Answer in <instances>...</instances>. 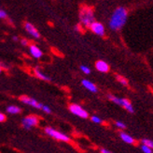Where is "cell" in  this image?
Returning <instances> with one entry per match:
<instances>
[{
    "label": "cell",
    "mask_w": 153,
    "mask_h": 153,
    "mask_svg": "<svg viewBox=\"0 0 153 153\" xmlns=\"http://www.w3.org/2000/svg\"><path fill=\"white\" fill-rule=\"evenodd\" d=\"M127 20V11L124 8H118L112 14L109 21V26L113 30H119L124 26Z\"/></svg>",
    "instance_id": "cell-1"
},
{
    "label": "cell",
    "mask_w": 153,
    "mask_h": 153,
    "mask_svg": "<svg viewBox=\"0 0 153 153\" xmlns=\"http://www.w3.org/2000/svg\"><path fill=\"white\" fill-rule=\"evenodd\" d=\"M79 19L81 24L85 26H90L93 22H94V11L91 8H82L79 12Z\"/></svg>",
    "instance_id": "cell-2"
},
{
    "label": "cell",
    "mask_w": 153,
    "mask_h": 153,
    "mask_svg": "<svg viewBox=\"0 0 153 153\" xmlns=\"http://www.w3.org/2000/svg\"><path fill=\"white\" fill-rule=\"evenodd\" d=\"M45 132L47 134H49L50 136L53 137V138H55L57 140H60V141H64V142H68L69 141V137L66 136L65 134L60 133V132H57L55 131L54 129L52 128H46L45 129Z\"/></svg>",
    "instance_id": "cell-3"
},
{
    "label": "cell",
    "mask_w": 153,
    "mask_h": 153,
    "mask_svg": "<svg viewBox=\"0 0 153 153\" xmlns=\"http://www.w3.org/2000/svg\"><path fill=\"white\" fill-rule=\"evenodd\" d=\"M69 111L76 115V116H78L79 118H88V113L84 110L83 108H81V107L78 104H71L69 106Z\"/></svg>",
    "instance_id": "cell-4"
},
{
    "label": "cell",
    "mask_w": 153,
    "mask_h": 153,
    "mask_svg": "<svg viewBox=\"0 0 153 153\" xmlns=\"http://www.w3.org/2000/svg\"><path fill=\"white\" fill-rule=\"evenodd\" d=\"M38 121H39V119H38L37 117L36 116H29V117H26L25 118L22 119V126L25 127V129L26 130H30L31 129V127H34L36 125L38 124Z\"/></svg>",
    "instance_id": "cell-5"
},
{
    "label": "cell",
    "mask_w": 153,
    "mask_h": 153,
    "mask_svg": "<svg viewBox=\"0 0 153 153\" xmlns=\"http://www.w3.org/2000/svg\"><path fill=\"white\" fill-rule=\"evenodd\" d=\"M89 27L91 29V31H93L94 33H95L96 35H98V36H104L105 35V27H104V26L101 24V23L93 22Z\"/></svg>",
    "instance_id": "cell-6"
},
{
    "label": "cell",
    "mask_w": 153,
    "mask_h": 153,
    "mask_svg": "<svg viewBox=\"0 0 153 153\" xmlns=\"http://www.w3.org/2000/svg\"><path fill=\"white\" fill-rule=\"evenodd\" d=\"M20 100H21V102H22L24 103L28 104V105H31V106H33V107H36V108H39V109L42 108V105H43V104H41V103H37V102L35 100V99L29 98V97H27V96H22V97L20 98Z\"/></svg>",
    "instance_id": "cell-7"
},
{
    "label": "cell",
    "mask_w": 153,
    "mask_h": 153,
    "mask_svg": "<svg viewBox=\"0 0 153 153\" xmlns=\"http://www.w3.org/2000/svg\"><path fill=\"white\" fill-rule=\"evenodd\" d=\"M25 27L26 29V31H28V33L31 34V36H33L34 38H36V39H38V38L40 37V35L36 30V28L32 24H30V23H25Z\"/></svg>",
    "instance_id": "cell-8"
},
{
    "label": "cell",
    "mask_w": 153,
    "mask_h": 153,
    "mask_svg": "<svg viewBox=\"0 0 153 153\" xmlns=\"http://www.w3.org/2000/svg\"><path fill=\"white\" fill-rule=\"evenodd\" d=\"M95 68L96 70L101 72H108L109 71V66L108 65V63H105L103 60H99L95 63Z\"/></svg>",
    "instance_id": "cell-9"
},
{
    "label": "cell",
    "mask_w": 153,
    "mask_h": 153,
    "mask_svg": "<svg viewBox=\"0 0 153 153\" xmlns=\"http://www.w3.org/2000/svg\"><path fill=\"white\" fill-rule=\"evenodd\" d=\"M81 84L83 85L84 87H86L88 90L91 91V92H94V93L97 92V87H96V86L94 85V83H91V81L84 79V80L81 81Z\"/></svg>",
    "instance_id": "cell-10"
},
{
    "label": "cell",
    "mask_w": 153,
    "mask_h": 153,
    "mask_svg": "<svg viewBox=\"0 0 153 153\" xmlns=\"http://www.w3.org/2000/svg\"><path fill=\"white\" fill-rule=\"evenodd\" d=\"M30 53H31V55L36 58H40L43 55L42 51L37 46H36V45H31V46H30Z\"/></svg>",
    "instance_id": "cell-11"
},
{
    "label": "cell",
    "mask_w": 153,
    "mask_h": 153,
    "mask_svg": "<svg viewBox=\"0 0 153 153\" xmlns=\"http://www.w3.org/2000/svg\"><path fill=\"white\" fill-rule=\"evenodd\" d=\"M120 106L122 107H124V108L130 112V113H134V107L132 105V103H130L128 100H126V99H121V101H120Z\"/></svg>",
    "instance_id": "cell-12"
},
{
    "label": "cell",
    "mask_w": 153,
    "mask_h": 153,
    "mask_svg": "<svg viewBox=\"0 0 153 153\" xmlns=\"http://www.w3.org/2000/svg\"><path fill=\"white\" fill-rule=\"evenodd\" d=\"M35 74H36V77H38L39 79H41V80H44V81H51V78L49 77V76H47L46 74H44V73H42L38 69H36L35 70Z\"/></svg>",
    "instance_id": "cell-13"
},
{
    "label": "cell",
    "mask_w": 153,
    "mask_h": 153,
    "mask_svg": "<svg viewBox=\"0 0 153 153\" xmlns=\"http://www.w3.org/2000/svg\"><path fill=\"white\" fill-rule=\"evenodd\" d=\"M120 138L127 144H134V140L132 138V136H130L129 134L124 133H120Z\"/></svg>",
    "instance_id": "cell-14"
},
{
    "label": "cell",
    "mask_w": 153,
    "mask_h": 153,
    "mask_svg": "<svg viewBox=\"0 0 153 153\" xmlns=\"http://www.w3.org/2000/svg\"><path fill=\"white\" fill-rule=\"evenodd\" d=\"M21 108L18 106H15V105H10L7 108V112L10 113V114H19L21 113Z\"/></svg>",
    "instance_id": "cell-15"
},
{
    "label": "cell",
    "mask_w": 153,
    "mask_h": 153,
    "mask_svg": "<svg viewBox=\"0 0 153 153\" xmlns=\"http://www.w3.org/2000/svg\"><path fill=\"white\" fill-rule=\"evenodd\" d=\"M141 149L145 153H151L152 152V148H149V146H147V145H145V144H143L141 146Z\"/></svg>",
    "instance_id": "cell-16"
},
{
    "label": "cell",
    "mask_w": 153,
    "mask_h": 153,
    "mask_svg": "<svg viewBox=\"0 0 153 153\" xmlns=\"http://www.w3.org/2000/svg\"><path fill=\"white\" fill-rule=\"evenodd\" d=\"M117 79H118V81L121 84V85H123V86H127V85H128V81H127L124 77H122V76L118 75V76H117Z\"/></svg>",
    "instance_id": "cell-17"
},
{
    "label": "cell",
    "mask_w": 153,
    "mask_h": 153,
    "mask_svg": "<svg viewBox=\"0 0 153 153\" xmlns=\"http://www.w3.org/2000/svg\"><path fill=\"white\" fill-rule=\"evenodd\" d=\"M142 143L145 144V145H147V146H149V148H151L153 149V141L149 140V139H143L142 140Z\"/></svg>",
    "instance_id": "cell-18"
},
{
    "label": "cell",
    "mask_w": 153,
    "mask_h": 153,
    "mask_svg": "<svg viewBox=\"0 0 153 153\" xmlns=\"http://www.w3.org/2000/svg\"><path fill=\"white\" fill-rule=\"evenodd\" d=\"M80 69H81V71L85 73V74H90L91 73V70L88 68V67H86V66H81L80 67Z\"/></svg>",
    "instance_id": "cell-19"
},
{
    "label": "cell",
    "mask_w": 153,
    "mask_h": 153,
    "mask_svg": "<svg viewBox=\"0 0 153 153\" xmlns=\"http://www.w3.org/2000/svg\"><path fill=\"white\" fill-rule=\"evenodd\" d=\"M91 121H94V123H102V120L100 118H98L96 116H94V117H91Z\"/></svg>",
    "instance_id": "cell-20"
},
{
    "label": "cell",
    "mask_w": 153,
    "mask_h": 153,
    "mask_svg": "<svg viewBox=\"0 0 153 153\" xmlns=\"http://www.w3.org/2000/svg\"><path fill=\"white\" fill-rule=\"evenodd\" d=\"M116 126L118 128H120V129H125L126 128V125L124 123H122V122H120V121H117L116 122Z\"/></svg>",
    "instance_id": "cell-21"
},
{
    "label": "cell",
    "mask_w": 153,
    "mask_h": 153,
    "mask_svg": "<svg viewBox=\"0 0 153 153\" xmlns=\"http://www.w3.org/2000/svg\"><path fill=\"white\" fill-rule=\"evenodd\" d=\"M44 112H46L47 114H51V110L50 109L49 106H46V105H42V108H41Z\"/></svg>",
    "instance_id": "cell-22"
},
{
    "label": "cell",
    "mask_w": 153,
    "mask_h": 153,
    "mask_svg": "<svg viewBox=\"0 0 153 153\" xmlns=\"http://www.w3.org/2000/svg\"><path fill=\"white\" fill-rule=\"evenodd\" d=\"M6 120V116L4 114L0 113V122H4Z\"/></svg>",
    "instance_id": "cell-23"
},
{
    "label": "cell",
    "mask_w": 153,
    "mask_h": 153,
    "mask_svg": "<svg viewBox=\"0 0 153 153\" xmlns=\"http://www.w3.org/2000/svg\"><path fill=\"white\" fill-rule=\"evenodd\" d=\"M21 42H22V45H24V46H26V45L28 44V41H27L26 40H25V39H24V40H22V41H21Z\"/></svg>",
    "instance_id": "cell-24"
},
{
    "label": "cell",
    "mask_w": 153,
    "mask_h": 153,
    "mask_svg": "<svg viewBox=\"0 0 153 153\" xmlns=\"http://www.w3.org/2000/svg\"><path fill=\"white\" fill-rule=\"evenodd\" d=\"M6 17H7V13L4 11H1V18H6Z\"/></svg>",
    "instance_id": "cell-25"
},
{
    "label": "cell",
    "mask_w": 153,
    "mask_h": 153,
    "mask_svg": "<svg viewBox=\"0 0 153 153\" xmlns=\"http://www.w3.org/2000/svg\"><path fill=\"white\" fill-rule=\"evenodd\" d=\"M101 152H102V153H110L111 151H109V150H108V149H104V148H103V149H101Z\"/></svg>",
    "instance_id": "cell-26"
},
{
    "label": "cell",
    "mask_w": 153,
    "mask_h": 153,
    "mask_svg": "<svg viewBox=\"0 0 153 153\" xmlns=\"http://www.w3.org/2000/svg\"><path fill=\"white\" fill-rule=\"evenodd\" d=\"M13 40H14V41H17V40H18V39H17V37H14V38H13Z\"/></svg>",
    "instance_id": "cell-27"
},
{
    "label": "cell",
    "mask_w": 153,
    "mask_h": 153,
    "mask_svg": "<svg viewBox=\"0 0 153 153\" xmlns=\"http://www.w3.org/2000/svg\"><path fill=\"white\" fill-rule=\"evenodd\" d=\"M1 11H2L0 10V18H1Z\"/></svg>",
    "instance_id": "cell-28"
},
{
    "label": "cell",
    "mask_w": 153,
    "mask_h": 153,
    "mask_svg": "<svg viewBox=\"0 0 153 153\" xmlns=\"http://www.w3.org/2000/svg\"><path fill=\"white\" fill-rule=\"evenodd\" d=\"M0 72H1V67H0Z\"/></svg>",
    "instance_id": "cell-29"
}]
</instances>
